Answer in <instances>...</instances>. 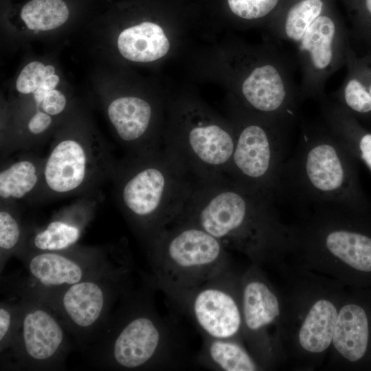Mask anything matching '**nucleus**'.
<instances>
[{
    "label": "nucleus",
    "instance_id": "20",
    "mask_svg": "<svg viewBox=\"0 0 371 371\" xmlns=\"http://www.w3.org/2000/svg\"><path fill=\"white\" fill-rule=\"evenodd\" d=\"M1 161L0 203L34 202L42 185L44 157L34 150H19Z\"/></svg>",
    "mask_w": 371,
    "mask_h": 371
},
{
    "label": "nucleus",
    "instance_id": "7",
    "mask_svg": "<svg viewBox=\"0 0 371 371\" xmlns=\"http://www.w3.org/2000/svg\"><path fill=\"white\" fill-rule=\"evenodd\" d=\"M147 279L176 305L200 285L232 268L228 249L203 229L176 222L146 245Z\"/></svg>",
    "mask_w": 371,
    "mask_h": 371
},
{
    "label": "nucleus",
    "instance_id": "2",
    "mask_svg": "<svg viewBox=\"0 0 371 371\" xmlns=\"http://www.w3.org/2000/svg\"><path fill=\"white\" fill-rule=\"evenodd\" d=\"M359 163L328 126L304 128L282 166L275 198L300 214L336 207L371 221V201L360 184Z\"/></svg>",
    "mask_w": 371,
    "mask_h": 371
},
{
    "label": "nucleus",
    "instance_id": "18",
    "mask_svg": "<svg viewBox=\"0 0 371 371\" xmlns=\"http://www.w3.org/2000/svg\"><path fill=\"white\" fill-rule=\"evenodd\" d=\"M107 115L126 155L146 154L164 146L150 133L153 109L147 100L136 96L117 98L109 103Z\"/></svg>",
    "mask_w": 371,
    "mask_h": 371
},
{
    "label": "nucleus",
    "instance_id": "24",
    "mask_svg": "<svg viewBox=\"0 0 371 371\" xmlns=\"http://www.w3.org/2000/svg\"><path fill=\"white\" fill-rule=\"evenodd\" d=\"M341 106L357 120H371V55L360 58L350 56V72Z\"/></svg>",
    "mask_w": 371,
    "mask_h": 371
},
{
    "label": "nucleus",
    "instance_id": "8",
    "mask_svg": "<svg viewBox=\"0 0 371 371\" xmlns=\"http://www.w3.org/2000/svg\"><path fill=\"white\" fill-rule=\"evenodd\" d=\"M132 271L130 257L63 289L29 296L49 307L76 343L87 349L106 323L116 303L132 288Z\"/></svg>",
    "mask_w": 371,
    "mask_h": 371
},
{
    "label": "nucleus",
    "instance_id": "16",
    "mask_svg": "<svg viewBox=\"0 0 371 371\" xmlns=\"http://www.w3.org/2000/svg\"><path fill=\"white\" fill-rule=\"evenodd\" d=\"M328 357L331 370L371 371V287H347Z\"/></svg>",
    "mask_w": 371,
    "mask_h": 371
},
{
    "label": "nucleus",
    "instance_id": "5",
    "mask_svg": "<svg viewBox=\"0 0 371 371\" xmlns=\"http://www.w3.org/2000/svg\"><path fill=\"white\" fill-rule=\"evenodd\" d=\"M292 225L297 267L351 288L371 287V221L336 207H315Z\"/></svg>",
    "mask_w": 371,
    "mask_h": 371
},
{
    "label": "nucleus",
    "instance_id": "28",
    "mask_svg": "<svg viewBox=\"0 0 371 371\" xmlns=\"http://www.w3.org/2000/svg\"><path fill=\"white\" fill-rule=\"evenodd\" d=\"M323 8L322 0H302L289 11L284 32L291 40L300 42L306 29L319 16Z\"/></svg>",
    "mask_w": 371,
    "mask_h": 371
},
{
    "label": "nucleus",
    "instance_id": "6",
    "mask_svg": "<svg viewBox=\"0 0 371 371\" xmlns=\"http://www.w3.org/2000/svg\"><path fill=\"white\" fill-rule=\"evenodd\" d=\"M284 296V342L287 361L312 370L329 354L347 287L327 276L302 269L290 275Z\"/></svg>",
    "mask_w": 371,
    "mask_h": 371
},
{
    "label": "nucleus",
    "instance_id": "31",
    "mask_svg": "<svg viewBox=\"0 0 371 371\" xmlns=\"http://www.w3.org/2000/svg\"><path fill=\"white\" fill-rule=\"evenodd\" d=\"M231 11L245 19H255L268 14L278 0H227Z\"/></svg>",
    "mask_w": 371,
    "mask_h": 371
},
{
    "label": "nucleus",
    "instance_id": "10",
    "mask_svg": "<svg viewBox=\"0 0 371 371\" xmlns=\"http://www.w3.org/2000/svg\"><path fill=\"white\" fill-rule=\"evenodd\" d=\"M130 258L124 247L76 245L60 251H34L17 257L25 276L3 281L9 294L38 296L54 293L98 274Z\"/></svg>",
    "mask_w": 371,
    "mask_h": 371
},
{
    "label": "nucleus",
    "instance_id": "30",
    "mask_svg": "<svg viewBox=\"0 0 371 371\" xmlns=\"http://www.w3.org/2000/svg\"><path fill=\"white\" fill-rule=\"evenodd\" d=\"M54 73V66H45L41 62L32 61L25 66L18 76L16 90L23 94L34 93L47 76Z\"/></svg>",
    "mask_w": 371,
    "mask_h": 371
},
{
    "label": "nucleus",
    "instance_id": "29",
    "mask_svg": "<svg viewBox=\"0 0 371 371\" xmlns=\"http://www.w3.org/2000/svg\"><path fill=\"white\" fill-rule=\"evenodd\" d=\"M0 302V352H7L12 346L21 325V304L19 297Z\"/></svg>",
    "mask_w": 371,
    "mask_h": 371
},
{
    "label": "nucleus",
    "instance_id": "4",
    "mask_svg": "<svg viewBox=\"0 0 371 371\" xmlns=\"http://www.w3.org/2000/svg\"><path fill=\"white\" fill-rule=\"evenodd\" d=\"M148 289L128 291L88 350L98 368L155 370L173 367L180 344L175 328L157 313Z\"/></svg>",
    "mask_w": 371,
    "mask_h": 371
},
{
    "label": "nucleus",
    "instance_id": "14",
    "mask_svg": "<svg viewBox=\"0 0 371 371\" xmlns=\"http://www.w3.org/2000/svg\"><path fill=\"white\" fill-rule=\"evenodd\" d=\"M188 118L166 137L164 147L196 181L225 177L234 152L235 129L200 115Z\"/></svg>",
    "mask_w": 371,
    "mask_h": 371
},
{
    "label": "nucleus",
    "instance_id": "12",
    "mask_svg": "<svg viewBox=\"0 0 371 371\" xmlns=\"http://www.w3.org/2000/svg\"><path fill=\"white\" fill-rule=\"evenodd\" d=\"M9 295L21 300V325L12 346L3 353L7 357L4 363L23 370L63 369L71 346L61 321L49 307L32 297Z\"/></svg>",
    "mask_w": 371,
    "mask_h": 371
},
{
    "label": "nucleus",
    "instance_id": "15",
    "mask_svg": "<svg viewBox=\"0 0 371 371\" xmlns=\"http://www.w3.org/2000/svg\"><path fill=\"white\" fill-rule=\"evenodd\" d=\"M240 279L241 273L230 268L194 289L175 306L192 320L203 337L244 342Z\"/></svg>",
    "mask_w": 371,
    "mask_h": 371
},
{
    "label": "nucleus",
    "instance_id": "9",
    "mask_svg": "<svg viewBox=\"0 0 371 371\" xmlns=\"http://www.w3.org/2000/svg\"><path fill=\"white\" fill-rule=\"evenodd\" d=\"M117 163L109 146L96 137H58L44 157L42 185L34 203L96 194L104 181L111 179Z\"/></svg>",
    "mask_w": 371,
    "mask_h": 371
},
{
    "label": "nucleus",
    "instance_id": "1",
    "mask_svg": "<svg viewBox=\"0 0 371 371\" xmlns=\"http://www.w3.org/2000/svg\"><path fill=\"white\" fill-rule=\"evenodd\" d=\"M176 222L203 229L228 250L245 255L252 264L262 267L281 268L292 255V225L282 221L276 199L226 177L196 181Z\"/></svg>",
    "mask_w": 371,
    "mask_h": 371
},
{
    "label": "nucleus",
    "instance_id": "27",
    "mask_svg": "<svg viewBox=\"0 0 371 371\" xmlns=\"http://www.w3.org/2000/svg\"><path fill=\"white\" fill-rule=\"evenodd\" d=\"M69 8L63 0H31L23 7L21 17L32 30H50L68 19Z\"/></svg>",
    "mask_w": 371,
    "mask_h": 371
},
{
    "label": "nucleus",
    "instance_id": "32",
    "mask_svg": "<svg viewBox=\"0 0 371 371\" xmlns=\"http://www.w3.org/2000/svg\"><path fill=\"white\" fill-rule=\"evenodd\" d=\"M65 96L60 91L53 89L45 95L41 105V111L52 116H55L63 112L66 107Z\"/></svg>",
    "mask_w": 371,
    "mask_h": 371
},
{
    "label": "nucleus",
    "instance_id": "17",
    "mask_svg": "<svg viewBox=\"0 0 371 371\" xmlns=\"http://www.w3.org/2000/svg\"><path fill=\"white\" fill-rule=\"evenodd\" d=\"M96 194L81 196L54 214L47 223L38 228L27 227L23 246L17 255L34 251H60L76 245L93 219Z\"/></svg>",
    "mask_w": 371,
    "mask_h": 371
},
{
    "label": "nucleus",
    "instance_id": "11",
    "mask_svg": "<svg viewBox=\"0 0 371 371\" xmlns=\"http://www.w3.org/2000/svg\"><path fill=\"white\" fill-rule=\"evenodd\" d=\"M262 267L252 264L241 273L244 342L262 370L287 361L284 342V296Z\"/></svg>",
    "mask_w": 371,
    "mask_h": 371
},
{
    "label": "nucleus",
    "instance_id": "23",
    "mask_svg": "<svg viewBox=\"0 0 371 371\" xmlns=\"http://www.w3.org/2000/svg\"><path fill=\"white\" fill-rule=\"evenodd\" d=\"M323 109L327 126L371 172V131L341 106L326 105Z\"/></svg>",
    "mask_w": 371,
    "mask_h": 371
},
{
    "label": "nucleus",
    "instance_id": "21",
    "mask_svg": "<svg viewBox=\"0 0 371 371\" xmlns=\"http://www.w3.org/2000/svg\"><path fill=\"white\" fill-rule=\"evenodd\" d=\"M117 47L128 60L148 63L164 57L170 43L159 25L145 21L124 30L118 36Z\"/></svg>",
    "mask_w": 371,
    "mask_h": 371
},
{
    "label": "nucleus",
    "instance_id": "19",
    "mask_svg": "<svg viewBox=\"0 0 371 371\" xmlns=\"http://www.w3.org/2000/svg\"><path fill=\"white\" fill-rule=\"evenodd\" d=\"M242 94L256 112L286 122L293 116L294 103L278 69L271 65L256 67L244 80Z\"/></svg>",
    "mask_w": 371,
    "mask_h": 371
},
{
    "label": "nucleus",
    "instance_id": "13",
    "mask_svg": "<svg viewBox=\"0 0 371 371\" xmlns=\"http://www.w3.org/2000/svg\"><path fill=\"white\" fill-rule=\"evenodd\" d=\"M278 124L250 121L235 129V145L227 178L275 198L287 146Z\"/></svg>",
    "mask_w": 371,
    "mask_h": 371
},
{
    "label": "nucleus",
    "instance_id": "25",
    "mask_svg": "<svg viewBox=\"0 0 371 371\" xmlns=\"http://www.w3.org/2000/svg\"><path fill=\"white\" fill-rule=\"evenodd\" d=\"M336 30L334 21L325 15L319 16L306 29L300 49L307 52L313 69L324 71L331 64Z\"/></svg>",
    "mask_w": 371,
    "mask_h": 371
},
{
    "label": "nucleus",
    "instance_id": "22",
    "mask_svg": "<svg viewBox=\"0 0 371 371\" xmlns=\"http://www.w3.org/2000/svg\"><path fill=\"white\" fill-rule=\"evenodd\" d=\"M198 362L218 371H257L262 368L243 341L203 337Z\"/></svg>",
    "mask_w": 371,
    "mask_h": 371
},
{
    "label": "nucleus",
    "instance_id": "33",
    "mask_svg": "<svg viewBox=\"0 0 371 371\" xmlns=\"http://www.w3.org/2000/svg\"><path fill=\"white\" fill-rule=\"evenodd\" d=\"M359 3L358 30L371 45V0H359Z\"/></svg>",
    "mask_w": 371,
    "mask_h": 371
},
{
    "label": "nucleus",
    "instance_id": "34",
    "mask_svg": "<svg viewBox=\"0 0 371 371\" xmlns=\"http://www.w3.org/2000/svg\"><path fill=\"white\" fill-rule=\"evenodd\" d=\"M58 82L59 77L56 74L48 76L43 80L40 86L33 93L34 99L37 106L41 108V105L46 94L49 91L55 89Z\"/></svg>",
    "mask_w": 371,
    "mask_h": 371
},
{
    "label": "nucleus",
    "instance_id": "26",
    "mask_svg": "<svg viewBox=\"0 0 371 371\" xmlns=\"http://www.w3.org/2000/svg\"><path fill=\"white\" fill-rule=\"evenodd\" d=\"M27 227L22 223L17 203H0V272L8 260L16 257L25 238Z\"/></svg>",
    "mask_w": 371,
    "mask_h": 371
},
{
    "label": "nucleus",
    "instance_id": "3",
    "mask_svg": "<svg viewBox=\"0 0 371 371\" xmlns=\"http://www.w3.org/2000/svg\"><path fill=\"white\" fill-rule=\"evenodd\" d=\"M111 180L121 212L145 245L178 220L196 181L164 146L126 155L117 161Z\"/></svg>",
    "mask_w": 371,
    "mask_h": 371
}]
</instances>
